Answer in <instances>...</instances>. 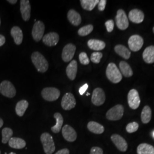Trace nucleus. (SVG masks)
Segmentation results:
<instances>
[{"label": "nucleus", "mask_w": 154, "mask_h": 154, "mask_svg": "<svg viewBox=\"0 0 154 154\" xmlns=\"http://www.w3.org/2000/svg\"><path fill=\"white\" fill-rule=\"evenodd\" d=\"M16 154V153H14V152H11V153H10V154Z\"/></svg>", "instance_id": "46"}, {"label": "nucleus", "mask_w": 154, "mask_h": 154, "mask_svg": "<svg viewBox=\"0 0 154 154\" xmlns=\"http://www.w3.org/2000/svg\"><path fill=\"white\" fill-rule=\"evenodd\" d=\"M62 135L64 139L69 142H74L77 138V132L72 127L66 125L62 129Z\"/></svg>", "instance_id": "13"}, {"label": "nucleus", "mask_w": 154, "mask_h": 154, "mask_svg": "<svg viewBox=\"0 0 154 154\" xmlns=\"http://www.w3.org/2000/svg\"><path fill=\"white\" fill-rule=\"evenodd\" d=\"M11 36L14 39V42L16 45H20L23 40V33L22 30L18 26H14L11 29Z\"/></svg>", "instance_id": "23"}, {"label": "nucleus", "mask_w": 154, "mask_h": 154, "mask_svg": "<svg viewBox=\"0 0 154 154\" xmlns=\"http://www.w3.org/2000/svg\"><path fill=\"white\" fill-rule=\"evenodd\" d=\"M41 141L46 154H52L55 151V144L52 136L48 132L43 133L41 136Z\"/></svg>", "instance_id": "3"}, {"label": "nucleus", "mask_w": 154, "mask_h": 154, "mask_svg": "<svg viewBox=\"0 0 154 154\" xmlns=\"http://www.w3.org/2000/svg\"><path fill=\"white\" fill-rule=\"evenodd\" d=\"M116 21L117 27L120 30H125L128 27L129 22L128 18L125 11L122 9H119L117 11Z\"/></svg>", "instance_id": "6"}, {"label": "nucleus", "mask_w": 154, "mask_h": 154, "mask_svg": "<svg viewBox=\"0 0 154 154\" xmlns=\"http://www.w3.org/2000/svg\"><path fill=\"white\" fill-rule=\"evenodd\" d=\"M77 70H78V64L77 61L72 60L69 64V65L66 67V74L68 78L73 81L75 79L77 75Z\"/></svg>", "instance_id": "19"}, {"label": "nucleus", "mask_w": 154, "mask_h": 154, "mask_svg": "<svg viewBox=\"0 0 154 154\" xmlns=\"http://www.w3.org/2000/svg\"><path fill=\"white\" fill-rule=\"evenodd\" d=\"M86 95H88H88H90V94L87 93V94H86Z\"/></svg>", "instance_id": "47"}, {"label": "nucleus", "mask_w": 154, "mask_h": 154, "mask_svg": "<svg viewBox=\"0 0 154 154\" xmlns=\"http://www.w3.org/2000/svg\"><path fill=\"white\" fill-rule=\"evenodd\" d=\"M143 39L139 35H133L128 41L129 48L132 51H138L143 46Z\"/></svg>", "instance_id": "10"}, {"label": "nucleus", "mask_w": 154, "mask_h": 154, "mask_svg": "<svg viewBox=\"0 0 154 154\" xmlns=\"http://www.w3.org/2000/svg\"><path fill=\"white\" fill-rule=\"evenodd\" d=\"M103 57V54L100 52H94L91 55V61L95 63H99L101 58Z\"/></svg>", "instance_id": "36"}, {"label": "nucleus", "mask_w": 154, "mask_h": 154, "mask_svg": "<svg viewBox=\"0 0 154 154\" xmlns=\"http://www.w3.org/2000/svg\"><path fill=\"white\" fill-rule=\"evenodd\" d=\"M90 154H103V151L100 147H93L91 149Z\"/></svg>", "instance_id": "39"}, {"label": "nucleus", "mask_w": 154, "mask_h": 154, "mask_svg": "<svg viewBox=\"0 0 154 154\" xmlns=\"http://www.w3.org/2000/svg\"><path fill=\"white\" fill-rule=\"evenodd\" d=\"M45 32V25L44 23L38 21L35 22L32 29V36L35 41L38 42L41 39L43 38Z\"/></svg>", "instance_id": "11"}, {"label": "nucleus", "mask_w": 154, "mask_h": 154, "mask_svg": "<svg viewBox=\"0 0 154 154\" xmlns=\"http://www.w3.org/2000/svg\"><path fill=\"white\" fill-rule=\"evenodd\" d=\"M29 106V103L26 100H21L17 103L16 106V112L17 116H22L24 115Z\"/></svg>", "instance_id": "30"}, {"label": "nucleus", "mask_w": 154, "mask_h": 154, "mask_svg": "<svg viewBox=\"0 0 154 154\" xmlns=\"http://www.w3.org/2000/svg\"><path fill=\"white\" fill-rule=\"evenodd\" d=\"M93 29V26L92 25H88L80 28L78 31V34L80 36H86L91 33Z\"/></svg>", "instance_id": "34"}, {"label": "nucleus", "mask_w": 154, "mask_h": 154, "mask_svg": "<svg viewBox=\"0 0 154 154\" xmlns=\"http://www.w3.org/2000/svg\"><path fill=\"white\" fill-rule=\"evenodd\" d=\"M75 105L76 100L72 94L68 93L63 95L61 101V106L63 109L70 110L74 108Z\"/></svg>", "instance_id": "9"}, {"label": "nucleus", "mask_w": 154, "mask_h": 154, "mask_svg": "<svg viewBox=\"0 0 154 154\" xmlns=\"http://www.w3.org/2000/svg\"><path fill=\"white\" fill-rule=\"evenodd\" d=\"M106 76L109 80L113 83L120 82L122 79V75L118 67L114 63H110L106 71Z\"/></svg>", "instance_id": "2"}, {"label": "nucleus", "mask_w": 154, "mask_h": 154, "mask_svg": "<svg viewBox=\"0 0 154 154\" xmlns=\"http://www.w3.org/2000/svg\"><path fill=\"white\" fill-rule=\"evenodd\" d=\"M112 142L114 143L116 148L122 152H125L128 148L126 140L118 134H113L111 137Z\"/></svg>", "instance_id": "15"}, {"label": "nucleus", "mask_w": 154, "mask_h": 154, "mask_svg": "<svg viewBox=\"0 0 154 154\" xmlns=\"http://www.w3.org/2000/svg\"><path fill=\"white\" fill-rule=\"evenodd\" d=\"M88 85L87 83L83 85L82 86H81V87L80 88H79V94H80L81 95H83V94L85 93V91L87 90V89L88 88Z\"/></svg>", "instance_id": "41"}, {"label": "nucleus", "mask_w": 154, "mask_h": 154, "mask_svg": "<svg viewBox=\"0 0 154 154\" xmlns=\"http://www.w3.org/2000/svg\"><path fill=\"white\" fill-rule=\"evenodd\" d=\"M54 117L56 119V125L55 126L52 127L51 130L55 134H57L60 132L62 128V126L63 123V117L60 113L56 112L54 115Z\"/></svg>", "instance_id": "28"}, {"label": "nucleus", "mask_w": 154, "mask_h": 154, "mask_svg": "<svg viewBox=\"0 0 154 154\" xmlns=\"http://www.w3.org/2000/svg\"><path fill=\"white\" fill-rule=\"evenodd\" d=\"M32 61L38 72H45L48 70L49 68L48 62L40 53L34 52L32 54Z\"/></svg>", "instance_id": "1"}, {"label": "nucleus", "mask_w": 154, "mask_h": 154, "mask_svg": "<svg viewBox=\"0 0 154 154\" xmlns=\"http://www.w3.org/2000/svg\"><path fill=\"white\" fill-rule=\"evenodd\" d=\"M88 48L91 50L95 51H100L104 49L106 47L105 42L99 39H90L88 42Z\"/></svg>", "instance_id": "22"}, {"label": "nucleus", "mask_w": 154, "mask_h": 154, "mask_svg": "<svg viewBox=\"0 0 154 154\" xmlns=\"http://www.w3.org/2000/svg\"><path fill=\"white\" fill-rule=\"evenodd\" d=\"M153 135H154V133H153Z\"/></svg>", "instance_id": "51"}, {"label": "nucleus", "mask_w": 154, "mask_h": 154, "mask_svg": "<svg viewBox=\"0 0 154 154\" xmlns=\"http://www.w3.org/2000/svg\"><path fill=\"white\" fill-rule=\"evenodd\" d=\"M8 143L9 146L13 149H22L26 146L25 141L21 138H11L8 142Z\"/></svg>", "instance_id": "26"}, {"label": "nucleus", "mask_w": 154, "mask_h": 154, "mask_svg": "<svg viewBox=\"0 0 154 154\" xmlns=\"http://www.w3.org/2000/svg\"><path fill=\"white\" fill-rule=\"evenodd\" d=\"M60 39L59 35L55 32H51L44 36L42 41L48 46H54L58 44Z\"/></svg>", "instance_id": "17"}, {"label": "nucleus", "mask_w": 154, "mask_h": 154, "mask_svg": "<svg viewBox=\"0 0 154 154\" xmlns=\"http://www.w3.org/2000/svg\"><path fill=\"white\" fill-rule=\"evenodd\" d=\"M0 154H1V151H0Z\"/></svg>", "instance_id": "50"}, {"label": "nucleus", "mask_w": 154, "mask_h": 154, "mask_svg": "<svg viewBox=\"0 0 154 154\" xmlns=\"http://www.w3.org/2000/svg\"><path fill=\"white\" fill-rule=\"evenodd\" d=\"M139 128V124L137 122H132L128 123L126 126V130L127 132L128 133H133V132H136L138 130Z\"/></svg>", "instance_id": "35"}, {"label": "nucleus", "mask_w": 154, "mask_h": 154, "mask_svg": "<svg viewBox=\"0 0 154 154\" xmlns=\"http://www.w3.org/2000/svg\"><path fill=\"white\" fill-rule=\"evenodd\" d=\"M60 94V91L55 88H44L41 92L42 98L49 102L54 101L58 99Z\"/></svg>", "instance_id": "7"}, {"label": "nucleus", "mask_w": 154, "mask_h": 154, "mask_svg": "<svg viewBox=\"0 0 154 154\" xmlns=\"http://www.w3.org/2000/svg\"><path fill=\"white\" fill-rule=\"evenodd\" d=\"M8 2H9L11 4H16L17 1V0H8Z\"/></svg>", "instance_id": "44"}, {"label": "nucleus", "mask_w": 154, "mask_h": 154, "mask_svg": "<svg viewBox=\"0 0 154 154\" xmlns=\"http://www.w3.org/2000/svg\"><path fill=\"white\" fill-rule=\"evenodd\" d=\"M114 50L116 53L122 58L126 60H128L130 58L131 55V52L130 50L127 48L124 45H118L115 46Z\"/></svg>", "instance_id": "25"}, {"label": "nucleus", "mask_w": 154, "mask_h": 154, "mask_svg": "<svg viewBox=\"0 0 154 154\" xmlns=\"http://www.w3.org/2000/svg\"><path fill=\"white\" fill-rule=\"evenodd\" d=\"M88 128L90 132L95 134H101L105 131L104 127L96 122H89L88 124Z\"/></svg>", "instance_id": "24"}, {"label": "nucleus", "mask_w": 154, "mask_h": 154, "mask_svg": "<svg viewBox=\"0 0 154 154\" xmlns=\"http://www.w3.org/2000/svg\"><path fill=\"white\" fill-rule=\"evenodd\" d=\"M13 134V132L11 128L8 127H5L3 128L2 130V143L4 144L8 143L9 141V140L12 138Z\"/></svg>", "instance_id": "33"}, {"label": "nucleus", "mask_w": 154, "mask_h": 154, "mask_svg": "<svg viewBox=\"0 0 154 154\" xmlns=\"http://www.w3.org/2000/svg\"><path fill=\"white\" fill-rule=\"evenodd\" d=\"M124 107L122 105H116L107 112L106 118L109 121H118L122 118L124 114Z\"/></svg>", "instance_id": "4"}, {"label": "nucleus", "mask_w": 154, "mask_h": 154, "mask_svg": "<svg viewBox=\"0 0 154 154\" xmlns=\"http://www.w3.org/2000/svg\"><path fill=\"white\" fill-rule=\"evenodd\" d=\"M127 100L129 107L133 110L137 109L140 104V99L138 91L131 89L128 94Z\"/></svg>", "instance_id": "8"}, {"label": "nucleus", "mask_w": 154, "mask_h": 154, "mask_svg": "<svg viewBox=\"0 0 154 154\" xmlns=\"http://www.w3.org/2000/svg\"><path fill=\"white\" fill-rule=\"evenodd\" d=\"M138 154H154V147L147 143H142L137 148Z\"/></svg>", "instance_id": "27"}, {"label": "nucleus", "mask_w": 154, "mask_h": 154, "mask_svg": "<svg viewBox=\"0 0 154 154\" xmlns=\"http://www.w3.org/2000/svg\"><path fill=\"white\" fill-rule=\"evenodd\" d=\"M3 125H4V121H3V120L0 118V128H1V127H2Z\"/></svg>", "instance_id": "45"}, {"label": "nucleus", "mask_w": 154, "mask_h": 154, "mask_svg": "<svg viewBox=\"0 0 154 154\" xmlns=\"http://www.w3.org/2000/svg\"><path fill=\"white\" fill-rule=\"evenodd\" d=\"M107 1L106 0H100L99 1V3L98 4V8L99 11H103L105 9Z\"/></svg>", "instance_id": "40"}, {"label": "nucleus", "mask_w": 154, "mask_h": 154, "mask_svg": "<svg viewBox=\"0 0 154 154\" xmlns=\"http://www.w3.org/2000/svg\"><path fill=\"white\" fill-rule=\"evenodd\" d=\"M0 93L8 98H13L16 94V90L10 81H4L0 84Z\"/></svg>", "instance_id": "5"}, {"label": "nucleus", "mask_w": 154, "mask_h": 154, "mask_svg": "<svg viewBox=\"0 0 154 154\" xmlns=\"http://www.w3.org/2000/svg\"><path fill=\"white\" fill-rule=\"evenodd\" d=\"M0 25H1V19H0Z\"/></svg>", "instance_id": "49"}, {"label": "nucleus", "mask_w": 154, "mask_h": 154, "mask_svg": "<svg viewBox=\"0 0 154 154\" xmlns=\"http://www.w3.org/2000/svg\"><path fill=\"white\" fill-rule=\"evenodd\" d=\"M79 60L81 64L84 65H88L90 63V60L87 54L85 52H82L79 55Z\"/></svg>", "instance_id": "37"}, {"label": "nucleus", "mask_w": 154, "mask_h": 154, "mask_svg": "<svg viewBox=\"0 0 154 154\" xmlns=\"http://www.w3.org/2000/svg\"><path fill=\"white\" fill-rule=\"evenodd\" d=\"M143 60L147 63L154 62V46H149L146 48L143 53Z\"/></svg>", "instance_id": "21"}, {"label": "nucleus", "mask_w": 154, "mask_h": 154, "mask_svg": "<svg viewBox=\"0 0 154 154\" xmlns=\"http://www.w3.org/2000/svg\"><path fill=\"white\" fill-rule=\"evenodd\" d=\"M70 151L67 149H62L57 151L55 154H69Z\"/></svg>", "instance_id": "42"}, {"label": "nucleus", "mask_w": 154, "mask_h": 154, "mask_svg": "<svg viewBox=\"0 0 154 154\" xmlns=\"http://www.w3.org/2000/svg\"><path fill=\"white\" fill-rule=\"evenodd\" d=\"M99 0H81L80 2L83 9L91 11L99 3Z\"/></svg>", "instance_id": "31"}, {"label": "nucleus", "mask_w": 154, "mask_h": 154, "mask_svg": "<svg viewBox=\"0 0 154 154\" xmlns=\"http://www.w3.org/2000/svg\"><path fill=\"white\" fill-rule=\"evenodd\" d=\"M152 30H153V32H154V27L153 28V29H152Z\"/></svg>", "instance_id": "48"}, {"label": "nucleus", "mask_w": 154, "mask_h": 154, "mask_svg": "<svg viewBox=\"0 0 154 154\" xmlns=\"http://www.w3.org/2000/svg\"><path fill=\"white\" fill-rule=\"evenodd\" d=\"M152 111L151 108L149 106H145L143 107L141 113L142 122L144 124H147L149 122L151 119Z\"/></svg>", "instance_id": "32"}, {"label": "nucleus", "mask_w": 154, "mask_h": 154, "mask_svg": "<svg viewBox=\"0 0 154 154\" xmlns=\"http://www.w3.org/2000/svg\"><path fill=\"white\" fill-rule=\"evenodd\" d=\"M119 69L122 75L126 77H130L133 75L132 69L125 61H121L119 63Z\"/></svg>", "instance_id": "29"}, {"label": "nucleus", "mask_w": 154, "mask_h": 154, "mask_svg": "<svg viewBox=\"0 0 154 154\" xmlns=\"http://www.w3.org/2000/svg\"><path fill=\"white\" fill-rule=\"evenodd\" d=\"M106 100L104 91L101 88H96L94 89L92 94L91 101L94 105L99 106L105 103Z\"/></svg>", "instance_id": "12"}, {"label": "nucleus", "mask_w": 154, "mask_h": 154, "mask_svg": "<svg viewBox=\"0 0 154 154\" xmlns=\"http://www.w3.org/2000/svg\"><path fill=\"white\" fill-rule=\"evenodd\" d=\"M67 18L69 22L74 26H78L81 23V16L75 10L71 9L68 11Z\"/></svg>", "instance_id": "20"}, {"label": "nucleus", "mask_w": 154, "mask_h": 154, "mask_svg": "<svg viewBox=\"0 0 154 154\" xmlns=\"http://www.w3.org/2000/svg\"><path fill=\"white\" fill-rule=\"evenodd\" d=\"M105 26L107 29V31L109 33H111L112 32L114 28V22L112 20H108L105 22Z\"/></svg>", "instance_id": "38"}, {"label": "nucleus", "mask_w": 154, "mask_h": 154, "mask_svg": "<svg viewBox=\"0 0 154 154\" xmlns=\"http://www.w3.org/2000/svg\"><path fill=\"white\" fill-rule=\"evenodd\" d=\"M75 50L76 47L74 45L72 44L66 45L64 47L62 53V58L63 61L65 62L71 61L74 57Z\"/></svg>", "instance_id": "14"}, {"label": "nucleus", "mask_w": 154, "mask_h": 154, "mask_svg": "<svg viewBox=\"0 0 154 154\" xmlns=\"http://www.w3.org/2000/svg\"><path fill=\"white\" fill-rule=\"evenodd\" d=\"M20 11L22 18L25 21H28L30 18L31 7L28 0H21L20 1Z\"/></svg>", "instance_id": "16"}, {"label": "nucleus", "mask_w": 154, "mask_h": 154, "mask_svg": "<svg viewBox=\"0 0 154 154\" xmlns=\"http://www.w3.org/2000/svg\"><path fill=\"white\" fill-rule=\"evenodd\" d=\"M5 37L4 35L0 34V47L4 45V44L5 43Z\"/></svg>", "instance_id": "43"}, {"label": "nucleus", "mask_w": 154, "mask_h": 154, "mask_svg": "<svg viewBox=\"0 0 154 154\" xmlns=\"http://www.w3.org/2000/svg\"><path fill=\"white\" fill-rule=\"evenodd\" d=\"M129 20L135 23H140L142 22L144 18V15L142 11L138 9H132L128 14Z\"/></svg>", "instance_id": "18"}]
</instances>
